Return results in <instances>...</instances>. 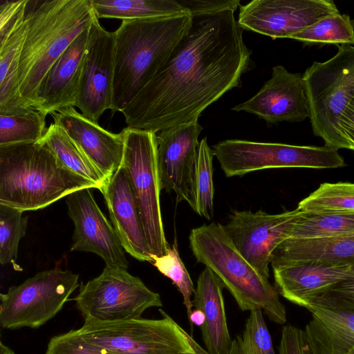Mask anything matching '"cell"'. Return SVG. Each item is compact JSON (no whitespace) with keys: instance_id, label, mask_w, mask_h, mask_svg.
Returning a JSON list of instances; mask_svg holds the SVG:
<instances>
[{"instance_id":"6da1fadb","label":"cell","mask_w":354,"mask_h":354,"mask_svg":"<svg viewBox=\"0 0 354 354\" xmlns=\"http://www.w3.org/2000/svg\"><path fill=\"white\" fill-rule=\"evenodd\" d=\"M234 11L192 15L191 26L153 78L122 111L128 127L161 131L198 120L252 68Z\"/></svg>"},{"instance_id":"7a4b0ae2","label":"cell","mask_w":354,"mask_h":354,"mask_svg":"<svg viewBox=\"0 0 354 354\" xmlns=\"http://www.w3.org/2000/svg\"><path fill=\"white\" fill-rule=\"evenodd\" d=\"M91 0H28L26 37L20 55L18 82L26 102L37 110L42 82L56 61L90 25Z\"/></svg>"},{"instance_id":"3957f363","label":"cell","mask_w":354,"mask_h":354,"mask_svg":"<svg viewBox=\"0 0 354 354\" xmlns=\"http://www.w3.org/2000/svg\"><path fill=\"white\" fill-rule=\"evenodd\" d=\"M192 19L185 11L122 20L115 31L113 111L122 112L149 83L186 35Z\"/></svg>"},{"instance_id":"277c9868","label":"cell","mask_w":354,"mask_h":354,"mask_svg":"<svg viewBox=\"0 0 354 354\" xmlns=\"http://www.w3.org/2000/svg\"><path fill=\"white\" fill-rule=\"evenodd\" d=\"M84 188L97 186L67 169L41 141L0 147V205L36 210Z\"/></svg>"},{"instance_id":"5b68a950","label":"cell","mask_w":354,"mask_h":354,"mask_svg":"<svg viewBox=\"0 0 354 354\" xmlns=\"http://www.w3.org/2000/svg\"><path fill=\"white\" fill-rule=\"evenodd\" d=\"M189 240L197 261L218 277L243 311L260 309L271 321L286 322L277 289L241 254L223 225L213 222L194 228Z\"/></svg>"},{"instance_id":"8992f818","label":"cell","mask_w":354,"mask_h":354,"mask_svg":"<svg viewBox=\"0 0 354 354\" xmlns=\"http://www.w3.org/2000/svg\"><path fill=\"white\" fill-rule=\"evenodd\" d=\"M337 48L330 59L314 62L303 79L313 133L338 150L344 149L339 121L354 95V45Z\"/></svg>"},{"instance_id":"52a82bcc","label":"cell","mask_w":354,"mask_h":354,"mask_svg":"<svg viewBox=\"0 0 354 354\" xmlns=\"http://www.w3.org/2000/svg\"><path fill=\"white\" fill-rule=\"evenodd\" d=\"M162 317L115 322L86 319L76 333L86 342L120 354H196L194 339L164 310Z\"/></svg>"},{"instance_id":"ba28073f","label":"cell","mask_w":354,"mask_h":354,"mask_svg":"<svg viewBox=\"0 0 354 354\" xmlns=\"http://www.w3.org/2000/svg\"><path fill=\"white\" fill-rule=\"evenodd\" d=\"M124 150L122 166L136 198L151 254L160 257L170 246L162 219L161 191L157 167L156 132L127 127L122 129Z\"/></svg>"},{"instance_id":"9c48e42d","label":"cell","mask_w":354,"mask_h":354,"mask_svg":"<svg viewBox=\"0 0 354 354\" xmlns=\"http://www.w3.org/2000/svg\"><path fill=\"white\" fill-rule=\"evenodd\" d=\"M212 149L226 177L267 169H334L346 165L338 150L326 145L299 146L230 139L219 142Z\"/></svg>"},{"instance_id":"30bf717a","label":"cell","mask_w":354,"mask_h":354,"mask_svg":"<svg viewBox=\"0 0 354 354\" xmlns=\"http://www.w3.org/2000/svg\"><path fill=\"white\" fill-rule=\"evenodd\" d=\"M84 320L115 322L141 317L151 307H162L158 293L151 290L127 269L105 266L102 273L81 283L73 299Z\"/></svg>"},{"instance_id":"8fae6325","label":"cell","mask_w":354,"mask_h":354,"mask_svg":"<svg viewBox=\"0 0 354 354\" xmlns=\"http://www.w3.org/2000/svg\"><path fill=\"white\" fill-rule=\"evenodd\" d=\"M79 275L59 268L37 273L0 295L5 329L37 328L55 317L79 286Z\"/></svg>"},{"instance_id":"7c38bea8","label":"cell","mask_w":354,"mask_h":354,"mask_svg":"<svg viewBox=\"0 0 354 354\" xmlns=\"http://www.w3.org/2000/svg\"><path fill=\"white\" fill-rule=\"evenodd\" d=\"M115 32L105 30L95 13L76 97L75 106L97 123L103 113L112 109L115 59Z\"/></svg>"},{"instance_id":"4fadbf2b","label":"cell","mask_w":354,"mask_h":354,"mask_svg":"<svg viewBox=\"0 0 354 354\" xmlns=\"http://www.w3.org/2000/svg\"><path fill=\"white\" fill-rule=\"evenodd\" d=\"M299 208L279 214L262 210L234 211L224 229L241 254L269 279V264L275 248L289 236Z\"/></svg>"},{"instance_id":"5bb4252c","label":"cell","mask_w":354,"mask_h":354,"mask_svg":"<svg viewBox=\"0 0 354 354\" xmlns=\"http://www.w3.org/2000/svg\"><path fill=\"white\" fill-rule=\"evenodd\" d=\"M339 13L333 0H253L240 6L238 24L243 30L273 39H290L319 19Z\"/></svg>"},{"instance_id":"9a60e30c","label":"cell","mask_w":354,"mask_h":354,"mask_svg":"<svg viewBox=\"0 0 354 354\" xmlns=\"http://www.w3.org/2000/svg\"><path fill=\"white\" fill-rule=\"evenodd\" d=\"M90 189H81L66 196L68 214L75 225L71 250L95 253L106 266L127 270L124 250Z\"/></svg>"},{"instance_id":"2e32d148","label":"cell","mask_w":354,"mask_h":354,"mask_svg":"<svg viewBox=\"0 0 354 354\" xmlns=\"http://www.w3.org/2000/svg\"><path fill=\"white\" fill-rule=\"evenodd\" d=\"M203 130L198 120L162 130L157 135L160 189L174 192L177 202L192 200V174Z\"/></svg>"},{"instance_id":"e0dca14e","label":"cell","mask_w":354,"mask_h":354,"mask_svg":"<svg viewBox=\"0 0 354 354\" xmlns=\"http://www.w3.org/2000/svg\"><path fill=\"white\" fill-rule=\"evenodd\" d=\"M264 120L268 125L281 122H299L309 118V109L303 75L284 66L272 68L271 77L248 100L232 108Z\"/></svg>"},{"instance_id":"ac0fdd59","label":"cell","mask_w":354,"mask_h":354,"mask_svg":"<svg viewBox=\"0 0 354 354\" xmlns=\"http://www.w3.org/2000/svg\"><path fill=\"white\" fill-rule=\"evenodd\" d=\"M91 162L109 179L122 166L124 135L110 132L73 107L51 114Z\"/></svg>"},{"instance_id":"d6986e66","label":"cell","mask_w":354,"mask_h":354,"mask_svg":"<svg viewBox=\"0 0 354 354\" xmlns=\"http://www.w3.org/2000/svg\"><path fill=\"white\" fill-rule=\"evenodd\" d=\"M101 192L124 250L139 261L152 263L138 207L122 166L107 180Z\"/></svg>"},{"instance_id":"ffe728a7","label":"cell","mask_w":354,"mask_h":354,"mask_svg":"<svg viewBox=\"0 0 354 354\" xmlns=\"http://www.w3.org/2000/svg\"><path fill=\"white\" fill-rule=\"evenodd\" d=\"M351 266L307 261L273 268L275 288L287 300L306 308L345 279Z\"/></svg>"},{"instance_id":"44dd1931","label":"cell","mask_w":354,"mask_h":354,"mask_svg":"<svg viewBox=\"0 0 354 354\" xmlns=\"http://www.w3.org/2000/svg\"><path fill=\"white\" fill-rule=\"evenodd\" d=\"M89 26L75 38L46 75L38 95V111L51 115L75 106Z\"/></svg>"},{"instance_id":"7402d4cb","label":"cell","mask_w":354,"mask_h":354,"mask_svg":"<svg viewBox=\"0 0 354 354\" xmlns=\"http://www.w3.org/2000/svg\"><path fill=\"white\" fill-rule=\"evenodd\" d=\"M223 288L218 277L205 267L198 276L194 292L193 308L201 310L205 317L201 330L209 354H228L232 340L227 323Z\"/></svg>"},{"instance_id":"603a6c76","label":"cell","mask_w":354,"mask_h":354,"mask_svg":"<svg viewBox=\"0 0 354 354\" xmlns=\"http://www.w3.org/2000/svg\"><path fill=\"white\" fill-rule=\"evenodd\" d=\"M307 261L354 264V235L313 239H286L272 252L270 263L273 268Z\"/></svg>"},{"instance_id":"cb8c5ba5","label":"cell","mask_w":354,"mask_h":354,"mask_svg":"<svg viewBox=\"0 0 354 354\" xmlns=\"http://www.w3.org/2000/svg\"><path fill=\"white\" fill-rule=\"evenodd\" d=\"M26 30L24 20L0 45V114L20 113L33 109L21 97L18 82L20 55Z\"/></svg>"},{"instance_id":"d4e9b609","label":"cell","mask_w":354,"mask_h":354,"mask_svg":"<svg viewBox=\"0 0 354 354\" xmlns=\"http://www.w3.org/2000/svg\"><path fill=\"white\" fill-rule=\"evenodd\" d=\"M69 170L93 183L102 192L109 180L59 124L53 122L40 140Z\"/></svg>"},{"instance_id":"484cf974","label":"cell","mask_w":354,"mask_h":354,"mask_svg":"<svg viewBox=\"0 0 354 354\" xmlns=\"http://www.w3.org/2000/svg\"><path fill=\"white\" fill-rule=\"evenodd\" d=\"M353 235L354 212L301 210L294 221L288 238L313 239Z\"/></svg>"},{"instance_id":"4316f807","label":"cell","mask_w":354,"mask_h":354,"mask_svg":"<svg viewBox=\"0 0 354 354\" xmlns=\"http://www.w3.org/2000/svg\"><path fill=\"white\" fill-rule=\"evenodd\" d=\"M98 19L122 20L176 15L187 11L178 0H91Z\"/></svg>"},{"instance_id":"83f0119b","label":"cell","mask_w":354,"mask_h":354,"mask_svg":"<svg viewBox=\"0 0 354 354\" xmlns=\"http://www.w3.org/2000/svg\"><path fill=\"white\" fill-rule=\"evenodd\" d=\"M306 308L318 320V333L333 351L346 354L354 346V311L319 305Z\"/></svg>"},{"instance_id":"f1b7e54d","label":"cell","mask_w":354,"mask_h":354,"mask_svg":"<svg viewBox=\"0 0 354 354\" xmlns=\"http://www.w3.org/2000/svg\"><path fill=\"white\" fill-rule=\"evenodd\" d=\"M214 153L206 138L199 142L192 174L190 207L199 216L210 220L213 215Z\"/></svg>"},{"instance_id":"f546056e","label":"cell","mask_w":354,"mask_h":354,"mask_svg":"<svg viewBox=\"0 0 354 354\" xmlns=\"http://www.w3.org/2000/svg\"><path fill=\"white\" fill-rule=\"evenodd\" d=\"M47 114L29 109L15 114H0V147L39 142L47 131Z\"/></svg>"},{"instance_id":"4dcf8cb0","label":"cell","mask_w":354,"mask_h":354,"mask_svg":"<svg viewBox=\"0 0 354 354\" xmlns=\"http://www.w3.org/2000/svg\"><path fill=\"white\" fill-rule=\"evenodd\" d=\"M290 39L306 44H354V21L346 14L326 16Z\"/></svg>"},{"instance_id":"1f68e13d","label":"cell","mask_w":354,"mask_h":354,"mask_svg":"<svg viewBox=\"0 0 354 354\" xmlns=\"http://www.w3.org/2000/svg\"><path fill=\"white\" fill-rule=\"evenodd\" d=\"M307 212H354V183H324L298 205Z\"/></svg>"},{"instance_id":"d6a6232c","label":"cell","mask_w":354,"mask_h":354,"mask_svg":"<svg viewBox=\"0 0 354 354\" xmlns=\"http://www.w3.org/2000/svg\"><path fill=\"white\" fill-rule=\"evenodd\" d=\"M23 211L0 205V263L12 264L17 270L21 268L16 263L19 241L28 227V217Z\"/></svg>"},{"instance_id":"836d02e7","label":"cell","mask_w":354,"mask_h":354,"mask_svg":"<svg viewBox=\"0 0 354 354\" xmlns=\"http://www.w3.org/2000/svg\"><path fill=\"white\" fill-rule=\"evenodd\" d=\"M228 354H275L263 311H250L244 329L232 340Z\"/></svg>"},{"instance_id":"e575fe53","label":"cell","mask_w":354,"mask_h":354,"mask_svg":"<svg viewBox=\"0 0 354 354\" xmlns=\"http://www.w3.org/2000/svg\"><path fill=\"white\" fill-rule=\"evenodd\" d=\"M152 264L158 270L172 281L183 297V304L189 318L193 310L191 297L195 288L189 274L178 252L176 241L168 248L162 256L151 254Z\"/></svg>"},{"instance_id":"d590c367","label":"cell","mask_w":354,"mask_h":354,"mask_svg":"<svg viewBox=\"0 0 354 354\" xmlns=\"http://www.w3.org/2000/svg\"><path fill=\"white\" fill-rule=\"evenodd\" d=\"M44 354H120L91 344L78 335L75 330L53 337Z\"/></svg>"},{"instance_id":"8d00e7d4","label":"cell","mask_w":354,"mask_h":354,"mask_svg":"<svg viewBox=\"0 0 354 354\" xmlns=\"http://www.w3.org/2000/svg\"><path fill=\"white\" fill-rule=\"evenodd\" d=\"M310 305L354 311V264L351 266L350 274L345 279L333 286Z\"/></svg>"},{"instance_id":"74e56055","label":"cell","mask_w":354,"mask_h":354,"mask_svg":"<svg viewBox=\"0 0 354 354\" xmlns=\"http://www.w3.org/2000/svg\"><path fill=\"white\" fill-rule=\"evenodd\" d=\"M28 0H0V45L25 20Z\"/></svg>"},{"instance_id":"f35d334b","label":"cell","mask_w":354,"mask_h":354,"mask_svg":"<svg viewBox=\"0 0 354 354\" xmlns=\"http://www.w3.org/2000/svg\"><path fill=\"white\" fill-rule=\"evenodd\" d=\"M278 354H313L305 330L292 325L284 326Z\"/></svg>"},{"instance_id":"ab89813d","label":"cell","mask_w":354,"mask_h":354,"mask_svg":"<svg viewBox=\"0 0 354 354\" xmlns=\"http://www.w3.org/2000/svg\"><path fill=\"white\" fill-rule=\"evenodd\" d=\"M191 15L221 12L236 11L240 7L239 0H178Z\"/></svg>"},{"instance_id":"60d3db41","label":"cell","mask_w":354,"mask_h":354,"mask_svg":"<svg viewBox=\"0 0 354 354\" xmlns=\"http://www.w3.org/2000/svg\"><path fill=\"white\" fill-rule=\"evenodd\" d=\"M339 129L344 149L354 151V95L342 114Z\"/></svg>"},{"instance_id":"b9f144b4","label":"cell","mask_w":354,"mask_h":354,"mask_svg":"<svg viewBox=\"0 0 354 354\" xmlns=\"http://www.w3.org/2000/svg\"><path fill=\"white\" fill-rule=\"evenodd\" d=\"M188 319L190 325L191 333L192 334L194 325H196L201 328L205 323V317L201 310L194 308L192 310Z\"/></svg>"},{"instance_id":"7bdbcfd3","label":"cell","mask_w":354,"mask_h":354,"mask_svg":"<svg viewBox=\"0 0 354 354\" xmlns=\"http://www.w3.org/2000/svg\"><path fill=\"white\" fill-rule=\"evenodd\" d=\"M0 354H15V352L2 342L0 343Z\"/></svg>"},{"instance_id":"ee69618b","label":"cell","mask_w":354,"mask_h":354,"mask_svg":"<svg viewBox=\"0 0 354 354\" xmlns=\"http://www.w3.org/2000/svg\"><path fill=\"white\" fill-rule=\"evenodd\" d=\"M196 354H209L207 351H205L203 349H201Z\"/></svg>"},{"instance_id":"f6af8a7d","label":"cell","mask_w":354,"mask_h":354,"mask_svg":"<svg viewBox=\"0 0 354 354\" xmlns=\"http://www.w3.org/2000/svg\"><path fill=\"white\" fill-rule=\"evenodd\" d=\"M346 354H354V346L347 351Z\"/></svg>"}]
</instances>
